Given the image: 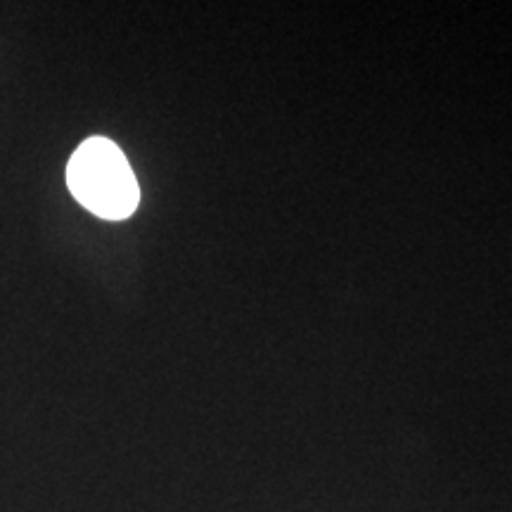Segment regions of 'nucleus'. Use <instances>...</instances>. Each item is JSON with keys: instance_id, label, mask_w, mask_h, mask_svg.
Wrapping results in <instances>:
<instances>
[{"instance_id": "f257e3e1", "label": "nucleus", "mask_w": 512, "mask_h": 512, "mask_svg": "<svg viewBox=\"0 0 512 512\" xmlns=\"http://www.w3.org/2000/svg\"><path fill=\"white\" fill-rule=\"evenodd\" d=\"M67 185L79 204L107 221L128 219L140 202L131 164L107 138H88L79 145L69 159Z\"/></svg>"}]
</instances>
